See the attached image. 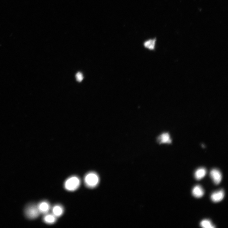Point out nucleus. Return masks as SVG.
<instances>
[{
	"instance_id": "1",
	"label": "nucleus",
	"mask_w": 228,
	"mask_h": 228,
	"mask_svg": "<svg viewBox=\"0 0 228 228\" xmlns=\"http://www.w3.org/2000/svg\"><path fill=\"white\" fill-rule=\"evenodd\" d=\"M81 180L76 176H73L67 179L64 183L65 189L69 191L77 190L80 186Z\"/></svg>"
},
{
	"instance_id": "2",
	"label": "nucleus",
	"mask_w": 228,
	"mask_h": 228,
	"mask_svg": "<svg viewBox=\"0 0 228 228\" xmlns=\"http://www.w3.org/2000/svg\"><path fill=\"white\" fill-rule=\"evenodd\" d=\"M86 186L89 188H93L98 186L99 182V176L94 172H90L86 174L84 178Z\"/></svg>"
},
{
	"instance_id": "3",
	"label": "nucleus",
	"mask_w": 228,
	"mask_h": 228,
	"mask_svg": "<svg viewBox=\"0 0 228 228\" xmlns=\"http://www.w3.org/2000/svg\"><path fill=\"white\" fill-rule=\"evenodd\" d=\"M25 214L27 218L30 219H34L38 217L40 213L38 210L37 205L34 204H31L26 208Z\"/></svg>"
},
{
	"instance_id": "4",
	"label": "nucleus",
	"mask_w": 228,
	"mask_h": 228,
	"mask_svg": "<svg viewBox=\"0 0 228 228\" xmlns=\"http://www.w3.org/2000/svg\"><path fill=\"white\" fill-rule=\"evenodd\" d=\"M210 175L215 183L217 185L221 183L222 176L221 173L217 169H213L210 172Z\"/></svg>"
},
{
	"instance_id": "5",
	"label": "nucleus",
	"mask_w": 228,
	"mask_h": 228,
	"mask_svg": "<svg viewBox=\"0 0 228 228\" xmlns=\"http://www.w3.org/2000/svg\"><path fill=\"white\" fill-rule=\"evenodd\" d=\"M38 209L40 214H45L48 213L51 209L50 203L46 201H43L37 205Z\"/></svg>"
},
{
	"instance_id": "6",
	"label": "nucleus",
	"mask_w": 228,
	"mask_h": 228,
	"mask_svg": "<svg viewBox=\"0 0 228 228\" xmlns=\"http://www.w3.org/2000/svg\"><path fill=\"white\" fill-rule=\"evenodd\" d=\"M224 192L223 190H220L212 194L211 196V200L215 203L220 202L223 199Z\"/></svg>"
},
{
	"instance_id": "7",
	"label": "nucleus",
	"mask_w": 228,
	"mask_h": 228,
	"mask_svg": "<svg viewBox=\"0 0 228 228\" xmlns=\"http://www.w3.org/2000/svg\"><path fill=\"white\" fill-rule=\"evenodd\" d=\"M52 214L57 218L61 217L64 214V207L59 204L54 206L52 207Z\"/></svg>"
},
{
	"instance_id": "8",
	"label": "nucleus",
	"mask_w": 228,
	"mask_h": 228,
	"mask_svg": "<svg viewBox=\"0 0 228 228\" xmlns=\"http://www.w3.org/2000/svg\"><path fill=\"white\" fill-rule=\"evenodd\" d=\"M57 217L52 213H47L45 215L43 218V221L48 224H52L55 223L57 221Z\"/></svg>"
},
{
	"instance_id": "9",
	"label": "nucleus",
	"mask_w": 228,
	"mask_h": 228,
	"mask_svg": "<svg viewBox=\"0 0 228 228\" xmlns=\"http://www.w3.org/2000/svg\"><path fill=\"white\" fill-rule=\"evenodd\" d=\"M192 193L195 197L199 198L202 197L203 195L204 191L201 186H196L193 189Z\"/></svg>"
},
{
	"instance_id": "10",
	"label": "nucleus",
	"mask_w": 228,
	"mask_h": 228,
	"mask_svg": "<svg viewBox=\"0 0 228 228\" xmlns=\"http://www.w3.org/2000/svg\"><path fill=\"white\" fill-rule=\"evenodd\" d=\"M156 38L149 39L144 43V47L150 50H154L155 48L156 42Z\"/></svg>"
},
{
	"instance_id": "11",
	"label": "nucleus",
	"mask_w": 228,
	"mask_h": 228,
	"mask_svg": "<svg viewBox=\"0 0 228 228\" xmlns=\"http://www.w3.org/2000/svg\"><path fill=\"white\" fill-rule=\"evenodd\" d=\"M206 173V170L205 168H200L198 169L195 173V178L197 180L201 179L205 176Z\"/></svg>"
},
{
	"instance_id": "12",
	"label": "nucleus",
	"mask_w": 228,
	"mask_h": 228,
	"mask_svg": "<svg viewBox=\"0 0 228 228\" xmlns=\"http://www.w3.org/2000/svg\"><path fill=\"white\" fill-rule=\"evenodd\" d=\"M158 140L160 143H170L171 142L170 135L167 133L162 134L159 137Z\"/></svg>"
},
{
	"instance_id": "13",
	"label": "nucleus",
	"mask_w": 228,
	"mask_h": 228,
	"mask_svg": "<svg viewBox=\"0 0 228 228\" xmlns=\"http://www.w3.org/2000/svg\"><path fill=\"white\" fill-rule=\"evenodd\" d=\"M200 226L202 227L205 228H214L215 227L212 224L211 221L208 220H203L200 222Z\"/></svg>"
},
{
	"instance_id": "14",
	"label": "nucleus",
	"mask_w": 228,
	"mask_h": 228,
	"mask_svg": "<svg viewBox=\"0 0 228 228\" xmlns=\"http://www.w3.org/2000/svg\"><path fill=\"white\" fill-rule=\"evenodd\" d=\"M76 80L79 82H81L84 79L83 74L80 72H78L76 74Z\"/></svg>"
}]
</instances>
